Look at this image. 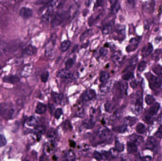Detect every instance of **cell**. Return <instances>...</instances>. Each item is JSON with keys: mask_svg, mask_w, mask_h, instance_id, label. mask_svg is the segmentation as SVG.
<instances>
[{"mask_svg": "<svg viewBox=\"0 0 162 161\" xmlns=\"http://www.w3.org/2000/svg\"><path fill=\"white\" fill-rule=\"evenodd\" d=\"M142 95L140 92H137L135 98V102L132 108L133 113L136 115L140 114L142 111Z\"/></svg>", "mask_w": 162, "mask_h": 161, "instance_id": "cell-1", "label": "cell"}, {"mask_svg": "<svg viewBox=\"0 0 162 161\" xmlns=\"http://www.w3.org/2000/svg\"><path fill=\"white\" fill-rule=\"evenodd\" d=\"M112 37L113 39L121 41L125 37V31L124 26L118 25L115 27L114 31L112 33Z\"/></svg>", "mask_w": 162, "mask_h": 161, "instance_id": "cell-2", "label": "cell"}, {"mask_svg": "<svg viewBox=\"0 0 162 161\" xmlns=\"http://www.w3.org/2000/svg\"><path fill=\"white\" fill-rule=\"evenodd\" d=\"M150 88L152 90H156L159 88L162 85V81L156 77L151 74L148 77Z\"/></svg>", "mask_w": 162, "mask_h": 161, "instance_id": "cell-3", "label": "cell"}, {"mask_svg": "<svg viewBox=\"0 0 162 161\" xmlns=\"http://www.w3.org/2000/svg\"><path fill=\"white\" fill-rule=\"evenodd\" d=\"M1 114L6 118L10 119L15 115V110L14 108L7 106L3 105L0 107Z\"/></svg>", "mask_w": 162, "mask_h": 161, "instance_id": "cell-4", "label": "cell"}, {"mask_svg": "<svg viewBox=\"0 0 162 161\" xmlns=\"http://www.w3.org/2000/svg\"><path fill=\"white\" fill-rule=\"evenodd\" d=\"M56 143L53 140H50L45 144L44 146V152L47 155H49L54 152L56 148Z\"/></svg>", "mask_w": 162, "mask_h": 161, "instance_id": "cell-5", "label": "cell"}, {"mask_svg": "<svg viewBox=\"0 0 162 161\" xmlns=\"http://www.w3.org/2000/svg\"><path fill=\"white\" fill-rule=\"evenodd\" d=\"M65 14H55L52 18V27H55L62 23L65 19Z\"/></svg>", "mask_w": 162, "mask_h": 161, "instance_id": "cell-6", "label": "cell"}, {"mask_svg": "<svg viewBox=\"0 0 162 161\" xmlns=\"http://www.w3.org/2000/svg\"><path fill=\"white\" fill-rule=\"evenodd\" d=\"M33 14V11L31 9L28 7H22L19 12V15L23 19H28L31 17Z\"/></svg>", "mask_w": 162, "mask_h": 161, "instance_id": "cell-7", "label": "cell"}, {"mask_svg": "<svg viewBox=\"0 0 162 161\" xmlns=\"http://www.w3.org/2000/svg\"><path fill=\"white\" fill-rule=\"evenodd\" d=\"M110 132L107 128L103 127L100 128L97 132V137L99 139H105L110 135Z\"/></svg>", "mask_w": 162, "mask_h": 161, "instance_id": "cell-8", "label": "cell"}, {"mask_svg": "<svg viewBox=\"0 0 162 161\" xmlns=\"http://www.w3.org/2000/svg\"><path fill=\"white\" fill-rule=\"evenodd\" d=\"M160 108V104L158 103H155V104H153L148 111V114L146 115L148 117L152 118V117L154 115H156L158 112Z\"/></svg>", "mask_w": 162, "mask_h": 161, "instance_id": "cell-9", "label": "cell"}, {"mask_svg": "<svg viewBox=\"0 0 162 161\" xmlns=\"http://www.w3.org/2000/svg\"><path fill=\"white\" fill-rule=\"evenodd\" d=\"M46 132L45 127L43 125L36 126L34 130V133L37 138L40 139L42 135L44 134Z\"/></svg>", "mask_w": 162, "mask_h": 161, "instance_id": "cell-10", "label": "cell"}, {"mask_svg": "<svg viewBox=\"0 0 162 161\" xmlns=\"http://www.w3.org/2000/svg\"><path fill=\"white\" fill-rule=\"evenodd\" d=\"M130 142L135 144L136 146L140 145L144 142V139L141 136L133 134L129 137Z\"/></svg>", "mask_w": 162, "mask_h": 161, "instance_id": "cell-11", "label": "cell"}, {"mask_svg": "<svg viewBox=\"0 0 162 161\" xmlns=\"http://www.w3.org/2000/svg\"><path fill=\"white\" fill-rule=\"evenodd\" d=\"M114 22L113 21H111L108 23L104 25L102 29V33L103 35H106L109 34L111 31L113 29L114 26Z\"/></svg>", "mask_w": 162, "mask_h": 161, "instance_id": "cell-12", "label": "cell"}, {"mask_svg": "<svg viewBox=\"0 0 162 161\" xmlns=\"http://www.w3.org/2000/svg\"><path fill=\"white\" fill-rule=\"evenodd\" d=\"M71 73L69 69H61L57 75V76L59 78L63 79H68L71 77Z\"/></svg>", "mask_w": 162, "mask_h": 161, "instance_id": "cell-13", "label": "cell"}, {"mask_svg": "<svg viewBox=\"0 0 162 161\" xmlns=\"http://www.w3.org/2000/svg\"><path fill=\"white\" fill-rule=\"evenodd\" d=\"M123 57L121 53L119 51H116L111 56L112 61L114 63L119 64L122 61Z\"/></svg>", "mask_w": 162, "mask_h": 161, "instance_id": "cell-14", "label": "cell"}, {"mask_svg": "<svg viewBox=\"0 0 162 161\" xmlns=\"http://www.w3.org/2000/svg\"><path fill=\"white\" fill-rule=\"evenodd\" d=\"M138 43H139V40L135 38H133L131 39L130 41V45L126 48L128 52H131L134 51L138 46Z\"/></svg>", "mask_w": 162, "mask_h": 161, "instance_id": "cell-15", "label": "cell"}, {"mask_svg": "<svg viewBox=\"0 0 162 161\" xmlns=\"http://www.w3.org/2000/svg\"><path fill=\"white\" fill-rule=\"evenodd\" d=\"M153 47L150 43L147 44L146 46L143 48L142 50V55L143 57H145L149 55L152 52Z\"/></svg>", "mask_w": 162, "mask_h": 161, "instance_id": "cell-16", "label": "cell"}, {"mask_svg": "<svg viewBox=\"0 0 162 161\" xmlns=\"http://www.w3.org/2000/svg\"><path fill=\"white\" fill-rule=\"evenodd\" d=\"M52 96L53 99L57 104H61L64 100V96L63 94H59L56 92H52Z\"/></svg>", "mask_w": 162, "mask_h": 161, "instance_id": "cell-17", "label": "cell"}, {"mask_svg": "<svg viewBox=\"0 0 162 161\" xmlns=\"http://www.w3.org/2000/svg\"><path fill=\"white\" fill-rule=\"evenodd\" d=\"M120 9V5L118 0H115L112 3L111 7V12L112 14H117Z\"/></svg>", "mask_w": 162, "mask_h": 161, "instance_id": "cell-18", "label": "cell"}, {"mask_svg": "<svg viewBox=\"0 0 162 161\" xmlns=\"http://www.w3.org/2000/svg\"><path fill=\"white\" fill-rule=\"evenodd\" d=\"M137 121V119L136 118L134 117H126L124 118L123 119V124L126 125L131 126L133 125L136 123Z\"/></svg>", "mask_w": 162, "mask_h": 161, "instance_id": "cell-19", "label": "cell"}, {"mask_svg": "<svg viewBox=\"0 0 162 161\" xmlns=\"http://www.w3.org/2000/svg\"><path fill=\"white\" fill-rule=\"evenodd\" d=\"M127 150L129 154H135L138 150L137 146L133 142H129L127 143Z\"/></svg>", "mask_w": 162, "mask_h": 161, "instance_id": "cell-20", "label": "cell"}, {"mask_svg": "<svg viewBox=\"0 0 162 161\" xmlns=\"http://www.w3.org/2000/svg\"><path fill=\"white\" fill-rule=\"evenodd\" d=\"M47 107L45 104L43 103H38L36 108V112L37 114H42L46 111Z\"/></svg>", "mask_w": 162, "mask_h": 161, "instance_id": "cell-21", "label": "cell"}, {"mask_svg": "<svg viewBox=\"0 0 162 161\" xmlns=\"http://www.w3.org/2000/svg\"><path fill=\"white\" fill-rule=\"evenodd\" d=\"M58 132L54 128H51L48 130L47 133V137L50 140H54L58 136Z\"/></svg>", "mask_w": 162, "mask_h": 161, "instance_id": "cell-22", "label": "cell"}, {"mask_svg": "<svg viewBox=\"0 0 162 161\" xmlns=\"http://www.w3.org/2000/svg\"><path fill=\"white\" fill-rule=\"evenodd\" d=\"M95 120L94 119L91 118L88 120H86L83 122V125L85 128L87 129H91L95 126Z\"/></svg>", "mask_w": 162, "mask_h": 161, "instance_id": "cell-23", "label": "cell"}, {"mask_svg": "<svg viewBox=\"0 0 162 161\" xmlns=\"http://www.w3.org/2000/svg\"><path fill=\"white\" fill-rule=\"evenodd\" d=\"M27 124L30 127H35L37 126V124L38 123V118L34 116H31L27 120Z\"/></svg>", "mask_w": 162, "mask_h": 161, "instance_id": "cell-24", "label": "cell"}, {"mask_svg": "<svg viewBox=\"0 0 162 161\" xmlns=\"http://www.w3.org/2000/svg\"><path fill=\"white\" fill-rule=\"evenodd\" d=\"M156 145V140L152 137H149L146 143V147L149 149H153Z\"/></svg>", "mask_w": 162, "mask_h": 161, "instance_id": "cell-25", "label": "cell"}, {"mask_svg": "<svg viewBox=\"0 0 162 161\" xmlns=\"http://www.w3.org/2000/svg\"><path fill=\"white\" fill-rule=\"evenodd\" d=\"M3 80L5 82L14 84L18 82L19 81V79L17 77L10 76L6 77L3 78Z\"/></svg>", "mask_w": 162, "mask_h": 161, "instance_id": "cell-26", "label": "cell"}, {"mask_svg": "<svg viewBox=\"0 0 162 161\" xmlns=\"http://www.w3.org/2000/svg\"><path fill=\"white\" fill-rule=\"evenodd\" d=\"M109 77V74L107 72H102L100 73L99 75V80L103 84L106 83L108 82Z\"/></svg>", "mask_w": 162, "mask_h": 161, "instance_id": "cell-27", "label": "cell"}, {"mask_svg": "<svg viewBox=\"0 0 162 161\" xmlns=\"http://www.w3.org/2000/svg\"><path fill=\"white\" fill-rule=\"evenodd\" d=\"M71 43L69 40H65L63 41L61 44L60 49L63 52H65L67 51L68 49H69L70 46H71Z\"/></svg>", "mask_w": 162, "mask_h": 161, "instance_id": "cell-28", "label": "cell"}, {"mask_svg": "<svg viewBox=\"0 0 162 161\" xmlns=\"http://www.w3.org/2000/svg\"><path fill=\"white\" fill-rule=\"evenodd\" d=\"M85 93L87 95V98H88L89 101L95 100L96 97V94L95 90H87L85 91Z\"/></svg>", "mask_w": 162, "mask_h": 161, "instance_id": "cell-29", "label": "cell"}, {"mask_svg": "<svg viewBox=\"0 0 162 161\" xmlns=\"http://www.w3.org/2000/svg\"><path fill=\"white\" fill-rule=\"evenodd\" d=\"M75 155L72 150H69L65 154V159L66 161H74L75 159Z\"/></svg>", "mask_w": 162, "mask_h": 161, "instance_id": "cell-30", "label": "cell"}, {"mask_svg": "<svg viewBox=\"0 0 162 161\" xmlns=\"http://www.w3.org/2000/svg\"><path fill=\"white\" fill-rule=\"evenodd\" d=\"M37 48L32 45H29L25 49V53L29 55H32L37 52Z\"/></svg>", "mask_w": 162, "mask_h": 161, "instance_id": "cell-31", "label": "cell"}, {"mask_svg": "<svg viewBox=\"0 0 162 161\" xmlns=\"http://www.w3.org/2000/svg\"><path fill=\"white\" fill-rule=\"evenodd\" d=\"M93 33V31L92 29H88L85 31L81 35L80 37V41H83L86 39V38L88 37L91 36Z\"/></svg>", "mask_w": 162, "mask_h": 161, "instance_id": "cell-32", "label": "cell"}, {"mask_svg": "<svg viewBox=\"0 0 162 161\" xmlns=\"http://www.w3.org/2000/svg\"><path fill=\"white\" fill-rule=\"evenodd\" d=\"M153 72L158 75L159 79L162 82V67L160 66H157L153 68Z\"/></svg>", "mask_w": 162, "mask_h": 161, "instance_id": "cell-33", "label": "cell"}, {"mask_svg": "<svg viewBox=\"0 0 162 161\" xmlns=\"http://www.w3.org/2000/svg\"><path fill=\"white\" fill-rule=\"evenodd\" d=\"M115 149L118 153H121L124 150V145L120 143L119 141H116L115 142Z\"/></svg>", "mask_w": 162, "mask_h": 161, "instance_id": "cell-34", "label": "cell"}, {"mask_svg": "<svg viewBox=\"0 0 162 161\" xmlns=\"http://www.w3.org/2000/svg\"><path fill=\"white\" fill-rule=\"evenodd\" d=\"M136 131L137 132L140 134L144 133L146 131V128L145 125L141 123L138 124L136 127Z\"/></svg>", "mask_w": 162, "mask_h": 161, "instance_id": "cell-35", "label": "cell"}, {"mask_svg": "<svg viewBox=\"0 0 162 161\" xmlns=\"http://www.w3.org/2000/svg\"><path fill=\"white\" fill-rule=\"evenodd\" d=\"M75 64V60L73 59H69L65 63V67L67 69H69L72 68Z\"/></svg>", "mask_w": 162, "mask_h": 161, "instance_id": "cell-36", "label": "cell"}, {"mask_svg": "<svg viewBox=\"0 0 162 161\" xmlns=\"http://www.w3.org/2000/svg\"><path fill=\"white\" fill-rule=\"evenodd\" d=\"M155 101V98H154L153 96H151V95H147L145 97V102L148 105L153 104Z\"/></svg>", "mask_w": 162, "mask_h": 161, "instance_id": "cell-37", "label": "cell"}, {"mask_svg": "<svg viewBox=\"0 0 162 161\" xmlns=\"http://www.w3.org/2000/svg\"><path fill=\"white\" fill-rule=\"evenodd\" d=\"M134 77V74L132 72L128 71L126 73L122 76V79L125 80H128L130 79H132Z\"/></svg>", "mask_w": 162, "mask_h": 161, "instance_id": "cell-38", "label": "cell"}, {"mask_svg": "<svg viewBox=\"0 0 162 161\" xmlns=\"http://www.w3.org/2000/svg\"><path fill=\"white\" fill-rule=\"evenodd\" d=\"M119 88L122 94H126L128 88V84L126 82L120 83Z\"/></svg>", "mask_w": 162, "mask_h": 161, "instance_id": "cell-39", "label": "cell"}, {"mask_svg": "<svg viewBox=\"0 0 162 161\" xmlns=\"http://www.w3.org/2000/svg\"><path fill=\"white\" fill-rule=\"evenodd\" d=\"M80 153H81L82 155H85L87 154L89 151V147L88 145H84V146L80 147Z\"/></svg>", "mask_w": 162, "mask_h": 161, "instance_id": "cell-40", "label": "cell"}, {"mask_svg": "<svg viewBox=\"0 0 162 161\" xmlns=\"http://www.w3.org/2000/svg\"><path fill=\"white\" fill-rule=\"evenodd\" d=\"M154 2L153 1H150L147 2L145 6V9L148 11H152V9H153L154 7Z\"/></svg>", "mask_w": 162, "mask_h": 161, "instance_id": "cell-41", "label": "cell"}, {"mask_svg": "<svg viewBox=\"0 0 162 161\" xmlns=\"http://www.w3.org/2000/svg\"><path fill=\"white\" fill-rule=\"evenodd\" d=\"M109 86L107 85V82L106 83L104 84L103 86L100 89V92H101V94H106V93H108L109 91Z\"/></svg>", "mask_w": 162, "mask_h": 161, "instance_id": "cell-42", "label": "cell"}, {"mask_svg": "<svg viewBox=\"0 0 162 161\" xmlns=\"http://www.w3.org/2000/svg\"><path fill=\"white\" fill-rule=\"evenodd\" d=\"M147 66V63L145 61H141L139 63L138 65V70L140 72H142L146 69Z\"/></svg>", "mask_w": 162, "mask_h": 161, "instance_id": "cell-43", "label": "cell"}, {"mask_svg": "<svg viewBox=\"0 0 162 161\" xmlns=\"http://www.w3.org/2000/svg\"><path fill=\"white\" fill-rule=\"evenodd\" d=\"M7 144V140L5 136L2 134H0V147L5 146Z\"/></svg>", "mask_w": 162, "mask_h": 161, "instance_id": "cell-44", "label": "cell"}, {"mask_svg": "<svg viewBox=\"0 0 162 161\" xmlns=\"http://www.w3.org/2000/svg\"><path fill=\"white\" fill-rule=\"evenodd\" d=\"M49 77V73L47 72H45L42 73L41 76V80L42 82L46 83L48 80Z\"/></svg>", "mask_w": 162, "mask_h": 161, "instance_id": "cell-45", "label": "cell"}, {"mask_svg": "<svg viewBox=\"0 0 162 161\" xmlns=\"http://www.w3.org/2000/svg\"><path fill=\"white\" fill-rule=\"evenodd\" d=\"M62 114H63L62 109L61 108H58L55 112V117L57 119H59Z\"/></svg>", "mask_w": 162, "mask_h": 161, "instance_id": "cell-46", "label": "cell"}, {"mask_svg": "<svg viewBox=\"0 0 162 161\" xmlns=\"http://www.w3.org/2000/svg\"><path fill=\"white\" fill-rule=\"evenodd\" d=\"M161 52L160 50H157L155 51L154 54L152 55V59L155 61L158 60L161 55Z\"/></svg>", "mask_w": 162, "mask_h": 161, "instance_id": "cell-47", "label": "cell"}, {"mask_svg": "<svg viewBox=\"0 0 162 161\" xmlns=\"http://www.w3.org/2000/svg\"><path fill=\"white\" fill-rule=\"evenodd\" d=\"M63 128L64 130H70L72 128L71 124L68 120H66L63 124Z\"/></svg>", "mask_w": 162, "mask_h": 161, "instance_id": "cell-48", "label": "cell"}, {"mask_svg": "<svg viewBox=\"0 0 162 161\" xmlns=\"http://www.w3.org/2000/svg\"><path fill=\"white\" fill-rule=\"evenodd\" d=\"M92 156L93 158L96 159L97 160H101L103 159L102 154L99 153L97 151H95L92 154Z\"/></svg>", "mask_w": 162, "mask_h": 161, "instance_id": "cell-49", "label": "cell"}, {"mask_svg": "<svg viewBox=\"0 0 162 161\" xmlns=\"http://www.w3.org/2000/svg\"><path fill=\"white\" fill-rule=\"evenodd\" d=\"M84 114V110L82 107H80L78 108V110L76 112V115L77 117H83Z\"/></svg>", "mask_w": 162, "mask_h": 161, "instance_id": "cell-50", "label": "cell"}, {"mask_svg": "<svg viewBox=\"0 0 162 161\" xmlns=\"http://www.w3.org/2000/svg\"><path fill=\"white\" fill-rule=\"evenodd\" d=\"M127 130V126L124 124H123V125L119 127L118 128V132H119V133H123L126 132Z\"/></svg>", "mask_w": 162, "mask_h": 161, "instance_id": "cell-51", "label": "cell"}, {"mask_svg": "<svg viewBox=\"0 0 162 161\" xmlns=\"http://www.w3.org/2000/svg\"><path fill=\"white\" fill-rule=\"evenodd\" d=\"M112 106L111 103H109V102H107V103H106L105 104V110L108 112H110L112 111Z\"/></svg>", "mask_w": 162, "mask_h": 161, "instance_id": "cell-52", "label": "cell"}, {"mask_svg": "<svg viewBox=\"0 0 162 161\" xmlns=\"http://www.w3.org/2000/svg\"><path fill=\"white\" fill-rule=\"evenodd\" d=\"M99 53L100 55H102V56H105L108 53V50L104 47H103L99 50Z\"/></svg>", "mask_w": 162, "mask_h": 161, "instance_id": "cell-53", "label": "cell"}, {"mask_svg": "<svg viewBox=\"0 0 162 161\" xmlns=\"http://www.w3.org/2000/svg\"><path fill=\"white\" fill-rule=\"evenodd\" d=\"M130 84L131 87L133 88H135L136 87V86H137V82H136V80L132 81L130 82Z\"/></svg>", "mask_w": 162, "mask_h": 161, "instance_id": "cell-54", "label": "cell"}, {"mask_svg": "<svg viewBox=\"0 0 162 161\" xmlns=\"http://www.w3.org/2000/svg\"><path fill=\"white\" fill-rule=\"evenodd\" d=\"M103 0H96V3L95 7H96L97 8L98 7H99V6H101L102 3H103Z\"/></svg>", "mask_w": 162, "mask_h": 161, "instance_id": "cell-55", "label": "cell"}, {"mask_svg": "<svg viewBox=\"0 0 162 161\" xmlns=\"http://www.w3.org/2000/svg\"><path fill=\"white\" fill-rule=\"evenodd\" d=\"M69 145L72 147H75L76 146V143L74 140H69Z\"/></svg>", "mask_w": 162, "mask_h": 161, "instance_id": "cell-56", "label": "cell"}, {"mask_svg": "<svg viewBox=\"0 0 162 161\" xmlns=\"http://www.w3.org/2000/svg\"><path fill=\"white\" fill-rule=\"evenodd\" d=\"M156 137H157V138L161 139V138H162V133L157 131L156 133Z\"/></svg>", "mask_w": 162, "mask_h": 161, "instance_id": "cell-57", "label": "cell"}, {"mask_svg": "<svg viewBox=\"0 0 162 161\" xmlns=\"http://www.w3.org/2000/svg\"><path fill=\"white\" fill-rule=\"evenodd\" d=\"M152 159L151 156H145L144 158H143V160H144V161H150Z\"/></svg>", "mask_w": 162, "mask_h": 161, "instance_id": "cell-58", "label": "cell"}, {"mask_svg": "<svg viewBox=\"0 0 162 161\" xmlns=\"http://www.w3.org/2000/svg\"><path fill=\"white\" fill-rule=\"evenodd\" d=\"M49 108L50 110H51V112H53L54 110L55 107L52 105V104H49Z\"/></svg>", "mask_w": 162, "mask_h": 161, "instance_id": "cell-59", "label": "cell"}, {"mask_svg": "<svg viewBox=\"0 0 162 161\" xmlns=\"http://www.w3.org/2000/svg\"><path fill=\"white\" fill-rule=\"evenodd\" d=\"M127 1L129 4H132L133 2V0H127Z\"/></svg>", "mask_w": 162, "mask_h": 161, "instance_id": "cell-60", "label": "cell"}]
</instances>
